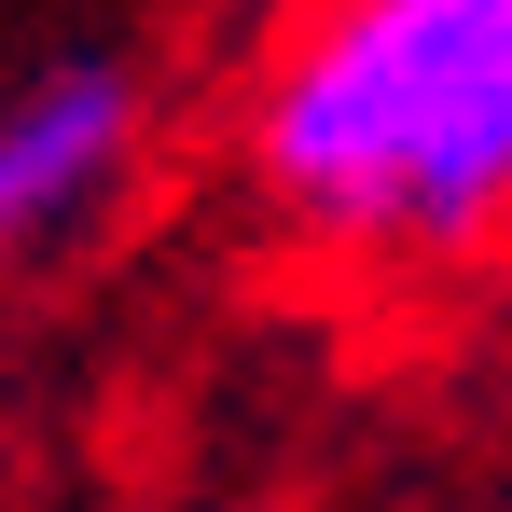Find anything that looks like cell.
<instances>
[{
  "label": "cell",
  "mask_w": 512,
  "mask_h": 512,
  "mask_svg": "<svg viewBox=\"0 0 512 512\" xmlns=\"http://www.w3.org/2000/svg\"><path fill=\"white\" fill-rule=\"evenodd\" d=\"M277 208L360 250L512 222V0H333L250 125Z\"/></svg>",
  "instance_id": "obj_1"
},
{
  "label": "cell",
  "mask_w": 512,
  "mask_h": 512,
  "mask_svg": "<svg viewBox=\"0 0 512 512\" xmlns=\"http://www.w3.org/2000/svg\"><path fill=\"white\" fill-rule=\"evenodd\" d=\"M125 139H139L125 70H56V84L14 97L0 111V263L42 250V236H70L97 208V180L125 167Z\"/></svg>",
  "instance_id": "obj_2"
}]
</instances>
